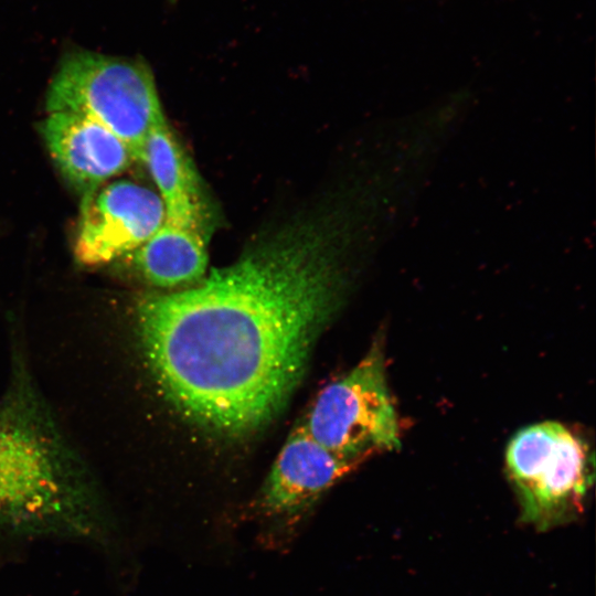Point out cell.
I'll list each match as a JSON object with an SVG mask.
<instances>
[{
	"instance_id": "6",
	"label": "cell",
	"mask_w": 596,
	"mask_h": 596,
	"mask_svg": "<svg viewBox=\"0 0 596 596\" xmlns=\"http://www.w3.org/2000/svg\"><path fill=\"white\" fill-rule=\"evenodd\" d=\"M358 465L329 450L304 424L298 425L247 509L258 543L267 550L286 551L322 496Z\"/></svg>"
},
{
	"instance_id": "3",
	"label": "cell",
	"mask_w": 596,
	"mask_h": 596,
	"mask_svg": "<svg viewBox=\"0 0 596 596\" xmlns=\"http://www.w3.org/2000/svg\"><path fill=\"white\" fill-rule=\"evenodd\" d=\"M46 110L89 117L118 136L140 160L150 130L166 120L155 78L139 60L72 49L61 58Z\"/></svg>"
},
{
	"instance_id": "7",
	"label": "cell",
	"mask_w": 596,
	"mask_h": 596,
	"mask_svg": "<svg viewBox=\"0 0 596 596\" xmlns=\"http://www.w3.org/2000/svg\"><path fill=\"white\" fill-rule=\"evenodd\" d=\"M164 221L163 202L151 189L128 180L103 184L82 201L76 260L98 266L127 256Z\"/></svg>"
},
{
	"instance_id": "1",
	"label": "cell",
	"mask_w": 596,
	"mask_h": 596,
	"mask_svg": "<svg viewBox=\"0 0 596 596\" xmlns=\"http://www.w3.org/2000/svg\"><path fill=\"white\" fill-rule=\"evenodd\" d=\"M341 280L331 226L289 225L190 288L140 298L147 364L191 422L227 437L253 433L301 380Z\"/></svg>"
},
{
	"instance_id": "8",
	"label": "cell",
	"mask_w": 596,
	"mask_h": 596,
	"mask_svg": "<svg viewBox=\"0 0 596 596\" xmlns=\"http://www.w3.org/2000/svg\"><path fill=\"white\" fill-rule=\"evenodd\" d=\"M40 131L60 172L82 195V201L135 161L118 136L79 114L49 113Z\"/></svg>"
},
{
	"instance_id": "4",
	"label": "cell",
	"mask_w": 596,
	"mask_h": 596,
	"mask_svg": "<svg viewBox=\"0 0 596 596\" xmlns=\"http://www.w3.org/2000/svg\"><path fill=\"white\" fill-rule=\"evenodd\" d=\"M505 466L525 524L546 531L584 510L593 456L565 425L547 421L518 430L508 444Z\"/></svg>"
},
{
	"instance_id": "5",
	"label": "cell",
	"mask_w": 596,
	"mask_h": 596,
	"mask_svg": "<svg viewBox=\"0 0 596 596\" xmlns=\"http://www.w3.org/2000/svg\"><path fill=\"white\" fill-rule=\"evenodd\" d=\"M302 424L322 446L358 464L400 447L397 414L377 341L354 368L320 391Z\"/></svg>"
},
{
	"instance_id": "10",
	"label": "cell",
	"mask_w": 596,
	"mask_h": 596,
	"mask_svg": "<svg viewBox=\"0 0 596 596\" xmlns=\"http://www.w3.org/2000/svg\"><path fill=\"white\" fill-rule=\"evenodd\" d=\"M128 255L138 275L161 288L196 284L204 277L209 262L203 235L166 221Z\"/></svg>"
},
{
	"instance_id": "2",
	"label": "cell",
	"mask_w": 596,
	"mask_h": 596,
	"mask_svg": "<svg viewBox=\"0 0 596 596\" xmlns=\"http://www.w3.org/2000/svg\"><path fill=\"white\" fill-rule=\"evenodd\" d=\"M20 384L0 403V532L100 536L106 525L91 481Z\"/></svg>"
},
{
	"instance_id": "9",
	"label": "cell",
	"mask_w": 596,
	"mask_h": 596,
	"mask_svg": "<svg viewBox=\"0 0 596 596\" xmlns=\"http://www.w3.org/2000/svg\"><path fill=\"white\" fill-rule=\"evenodd\" d=\"M142 161L163 202L166 222L193 230L206 238L210 211L198 172L167 120L148 134Z\"/></svg>"
}]
</instances>
